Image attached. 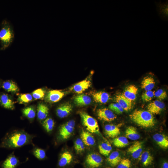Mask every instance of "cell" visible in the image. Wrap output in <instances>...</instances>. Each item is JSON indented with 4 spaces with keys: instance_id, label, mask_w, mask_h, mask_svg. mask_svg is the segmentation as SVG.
Instances as JSON below:
<instances>
[{
    "instance_id": "obj_1",
    "label": "cell",
    "mask_w": 168,
    "mask_h": 168,
    "mask_svg": "<svg viewBox=\"0 0 168 168\" xmlns=\"http://www.w3.org/2000/svg\"><path fill=\"white\" fill-rule=\"evenodd\" d=\"M32 137L23 131L16 130L7 134L0 144L1 147L14 148L22 147L31 141Z\"/></svg>"
},
{
    "instance_id": "obj_2",
    "label": "cell",
    "mask_w": 168,
    "mask_h": 168,
    "mask_svg": "<svg viewBox=\"0 0 168 168\" xmlns=\"http://www.w3.org/2000/svg\"><path fill=\"white\" fill-rule=\"evenodd\" d=\"M131 119L137 125L145 128L153 127L155 121L153 115L148 111L135 110L129 115Z\"/></svg>"
},
{
    "instance_id": "obj_3",
    "label": "cell",
    "mask_w": 168,
    "mask_h": 168,
    "mask_svg": "<svg viewBox=\"0 0 168 168\" xmlns=\"http://www.w3.org/2000/svg\"><path fill=\"white\" fill-rule=\"evenodd\" d=\"M14 37L13 29L11 24L7 21L2 22L0 29V38L1 50H5L13 42Z\"/></svg>"
},
{
    "instance_id": "obj_4",
    "label": "cell",
    "mask_w": 168,
    "mask_h": 168,
    "mask_svg": "<svg viewBox=\"0 0 168 168\" xmlns=\"http://www.w3.org/2000/svg\"><path fill=\"white\" fill-rule=\"evenodd\" d=\"M82 123L86 130L92 133L99 134V128L97 121L86 112H79Z\"/></svg>"
},
{
    "instance_id": "obj_5",
    "label": "cell",
    "mask_w": 168,
    "mask_h": 168,
    "mask_svg": "<svg viewBox=\"0 0 168 168\" xmlns=\"http://www.w3.org/2000/svg\"><path fill=\"white\" fill-rule=\"evenodd\" d=\"M85 162L88 168H97L102 165L103 159L98 153L92 152L87 155Z\"/></svg>"
},
{
    "instance_id": "obj_6",
    "label": "cell",
    "mask_w": 168,
    "mask_h": 168,
    "mask_svg": "<svg viewBox=\"0 0 168 168\" xmlns=\"http://www.w3.org/2000/svg\"><path fill=\"white\" fill-rule=\"evenodd\" d=\"M98 118L106 122H111L116 119V115L112 111L106 108L99 109L97 111Z\"/></svg>"
},
{
    "instance_id": "obj_7",
    "label": "cell",
    "mask_w": 168,
    "mask_h": 168,
    "mask_svg": "<svg viewBox=\"0 0 168 168\" xmlns=\"http://www.w3.org/2000/svg\"><path fill=\"white\" fill-rule=\"evenodd\" d=\"M65 93L58 90H52L49 91L45 97L47 102L50 103L58 102L64 96Z\"/></svg>"
},
{
    "instance_id": "obj_8",
    "label": "cell",
    "mask_w": 168,
    "mask_h": 168,
    "mask_svg": "<svg viewBox=\"0 0 168 168\" xmlns=\"http://www.w3.org/2000/svg\"><path fill=\"white\" fill-rule=\"evenodd\" d=\"M156 7V10L160 17L165 21H168V0L161 2V1L159 2H155Z\"/></svg>"
},
{
    "instance_id": "obj_9",
    "label": "cell",
    "mask_w": 168,
    "mask_h": 168,
    "mask_svg": "<svg viewBox=\"0 0 168 168\" xmlns=\"http://www.w3.org/2000/svg\"><path fill=\"white\" fill-rule=\"evenodd\" d=\"M142 151V142H134L128 149V152L134 159L138 158Z\"/></svg>"
},
{
    "instance_id": "obj_10",
    "label": "cell",
    "mask_w": 168,
    "mask_h": 168,
    "mask_svg": "<svg viewBox=\"0 0 168 168\" xmlns=\"http://www.w3.org/2000/svg\"><path fill=\"white\" fill-rule=\"evenodd\" d=\"M165 104L159 100H155L150 103L147 106L148 111L152 114H159L164 108Z\"/></svg>"
},
{
    "instance_id": "obj_11",
    "label": "cell",
    "mask_w": 168,
    "mask_h": 168,
    "mask_svg": "<svg viewBox=\"0 0 168 168\" xmlns=\"http://www.w3.org/2000/svg\"><path fill=\"white\" fill-rule=\"evenodd\" d=\"M72 105L69 103H66L60 105L56 110L57 116L61 118L67 117L72 110Z\"/></svg>"
},
{
    "instance_id": "obj_12",
    "label": "cell",
    "mask_w": 168,
    "mask_h": 168,
    "mask_svg": "<svg viewBox=\"0 0 168 168\" xmlns=\"http://www.w3.org/2000/svg\"><path fill=\"white\" fill-rule=\"evenodd\" d=\"M90 81L87 79L82 81L74 85L70 88V90L78 94H81L91 86Z\"/></svg>"
},
{
    "instance_id": "obj_13",
    "label": "cell",
    "mask_w": 168,
    "mask_h": 168,
    "mask_svg": "<svg viewBox=\"0 0 168 168\" xmlns=\"http://www.w3.org/2000/svg\"><path fill=\"white\" fill-rule=\"evenodd\" d=\"M115 100L116 103L122 107L124 110L128 111L131 109L132 101L127 99L123 94L117 95L115 97Z\"/></svg>"
},
{
    "instance_id": "obj_14",
    "label": "cell",
    "mask_w": 168,
    "mask_h": 168,
    "mask_svg": "<svg viewBox=\"0 0 168 168\" xmlns=\"http://www.w3.org/2000/svg\"><path fill=\"white\" fill-rule=\"evenodd\" d=\"M138 91V88L136 86L131 84L125 88L123 94L127 99L132 101L135 100Z\"/></svg>"
},
{
    "instance_id": "obj_15",
    "label": "cell",
    "mask_w": 168,
    "mask_h": 168,
    "mask_svg": "<svg viewBox=\"0 0 168 168\" xmlns=\"http://www.w3.org/2000/svg\"><path fill=\"white\" fill-rule=\"evenodd\" d=\"M74 128L68 125L66 123L60 127L59 132V137L61 140H66L69 138L72 133Z\"/></svg>"
},
{
    "instance_id": "obj_16",
    "label": "cell",
    "mask_w": 168,
    "mask_h": 168,
    "mask_svg": "<svg viewBox=\"0 0 168 168\" xmlns=\"http://www.w3.org/2000/svg\"><path fill=\"white\" fill-rule=\"evenodd\" d=\"M95 102L100 104H105L110 100L109 94L105 91H98L93 93L92 94Z\"/></svg>"
},
{
    "instance_id": "obj_17",
    "label": "cell",
    "mask_w": 168,
    "mask_h": 168,
    "mask_svg": "<svg viewBox=\"0 0 168 168\" xmlns=\"http://www.w3.org/2000/svg\"><path fill=\"white\" fill-rule=\"evenodd\" d=\"M105 133L109 137L112 138H116L120 134V129L118 125L108 124L105 127Z\"/></svg>"
},
{
    "instance_id": "obj_18",
    "label": "cell",
    "mask_w": 168,
    "mask_h": 168,
    "mask_svg": "<svg viewBox=\"0 0 168 168\" xmlns=\"http://www.w3.org/2000/svg\"><path fill=\"white\" fill-rule=\"evenodd\" d=\"M153 138L161 147L163 149L167 148L168 138L167 136L163 134L156 133L153 135Z\"/></svg>"
},
{
    "instance_id": "obj_19",
    "label": "cell",
    "mask_w": 168,
    "mask_h": 168,
    "mask_svg": "<svg viewBox=\"0 0 168 168\" xmlns=\"http://www.w3.org/2000/svg\"><path fill=\"white\" fill-rule=\"evenodd\" d=\"M91 102V98L84 94H79L74 99L75 104L78 106H82L89 105Z\"/></svg>"
},
{
    "instance_id": "obj_20",
    "label": "cell",
    "mask_w": 168,
    "mask_h": 168,
    "mask_svg": "<svg viewBox=\"0 0 168 168\" xmlns=\"http://www.w3.org/2000/svg\"><path fill=\"white\" fill-rule=\"evenodd\" d=\"M0 104L6 109L13 110L14 108V102L6 94H3L0 96Z\"/></svg>"
},
{
    "instance_id": "obj_21",
    "label": "cell",
    "mask_w": 168,
    "mask_h": 168,
    "mask_svg": "<svg viewBox=\"0 0 168 168\" xmlns=\"http://www.w3.org/2000/svg\"><path fill=\"white\" fill-rule=\"evenodd\" d=\"M81 139L84 144L87 146L94 145L95 140L94 136L88 131L82 130L80 135Z\"/></svg>"
},
{
    "instance_id": "obj_22",
    "label": "cell",
    "mask_w": 168,
    "mask_h": 168,
    "mask_svg": "<svg viewBox=\"0 0 168 168\" xmlns=\"http://www.w3.org/2000/svg\"><path fill=\"white\" fill-rule=\"evenodd\" d=\"M73 156L71 153L68 151L63 152L59 159L58 165L60 167H65L69 164L72 161Z\"/></svg>"
},
{
    "instance_id": "obj_23",
    "label": "cell",
    "mask_w": 168,
    "mask_h": 168,
    "mask_svg": "<svg viewBox=\"0 0 168 168\" xmlns=\"http://www.w3.org/2000/svg\"><path fill=\"white\" fill-rule=\"evenodd\" d=\"M155 82L154 79L150 76L144 77L141 83V87L145 91L152 90L155 86Z\"/></svg>"
},
{
    "instance_id": "obj_24",
    "label": "cell",
    "mask_w": 168,
    "mask_h": 168,
    "mask_svg": "<svg viewBox=\"0 0 168 168\" xmlns=\"http://www.w3.org/2000/svg\"><path fill=\"white\" fill-rule=\"evenodd\" d=\"M49 112V109L45 104H39L37 107V116L40 120L45 119L47 118Z\"/></svg>"
},
{
    "instance_id": "obj_25",
    "label": "cell",
    "mask_w": 168,
    "mask_h": 168,
    "mask_svg": "<svg viewBox=\"0 0 168 168\" xmlns=\"http://www.w3.org/2000/svg\"><path fill=\"white\" fill-rule=\"evenodd\" d=\"M18 163L17 158L13 155H10L2 163V168H15Z\"/></svg>"
},
{
    "instance_id": "obj_26",
    "label": "cell",
    "mask_w": 168,
    "mask_h": 168,
    "mask_svg": "<svg viewBox=\"0 0 168 168\" xmlns=\"http://www.w3.org/2000/svg\"><path fill=\"white\" fill-rule=\"evenodd\" d=\"M138 158L143 166H145L151 165L153 161V156L148 151L142 152Z\"/></svg>"
},
{
    "instance_id": "obj_27",
    "label": "cell",
    "mask_w": 168,
    "mask_h": 168,
    "mask_svg": "<svg viewBox=\"0 0 168 168\" xmlns=\"http://www.w3.org/2000/svg\"><path fill=\"white\" fill-rule=\"evenodd\" d=\"M107 161L112 167L117 166L121 160V157L119 153L115 151L111 153L107 159Z\"/></svg>"
},
{
    "instance_id": "obj_28",
    "label": "cell",
    "mask_w": 168,
    "mask_h": 168,
    "mask_svg": "<svg viewBox=\"0 0 168 168\" xmlns=\"http://www.w3.org/2000/svg\"><path fill=\"white\" fill-rule=\"evenodd\" d=\"M125 133L126 138L131 140H136L140 138V135L136 128L133 126L128 127L125 131Z\"/></svg>"
},
{
    "instance_id": "obj_29",
    "label": "cell",
    "mask_w": 168,
    "mask_h": 168,
    "mask_svg": "<svg viewBox=\"0 0 168 168\" xmlns=\"http://www.w3.org/2000/svg\"><path fill=\"white\" fill-rule=\"evenodd\" d=\"M2 87L8 92L16 93L19 91V88L16 84L11 80H8L3 82Z\"/></svg>"
},
{
    "instance_id": "obj_30",
    "label": "cell",
    "mask_w": 168,
    "mask_h": 168,
    "mask_svg": "<svg viewBox=\"0 0 168 168\" xmlns=\"http://www.w3.org/2000/svg\"><path fill=\"white\" fill-rule=\"evenodd\" d=\"M100 153L102 155L107 156L112 149L111 145L108 141H106L102 142L99 146Z\"/></svg>"
},
{
    "instance_id": "obj_31",
    "label": "cell",
    "mask_w": 168,
    "mask_h": 168,
    "mask_svg": "<svg viewBox=\"0 0 168 168\" xmlns=\"http://www.w3.org/2000/svg\"><path fill=\"white\" fill-rule=\"evenodd\" d=\"M113 143L116 147L122 148L128 145L129 142L126 137L120 136L114 138L113 140Z\"/></svg>"
},
{
    "instance_id": "obj_32",
    "label": "cell",
    "mask_w": 168,
    "mask_h": 168,
    "mask_svg": "<svg viewBox=\"0 0 168 168\" xmlns=\"http://www.w3.org/2000/svg\"><path fill=\"white\" fill-rule=\"evenodd\" d=\"M23 115L28 119H34L36 113L35 109L32 106H28L22 110Z\"/></svg>"
},
{
    "instance_id": "obj_33",
    "label": "cell",
    "mask_w": 168,
    "mask_h": 168,
    "mask_svg": "<svg viewBox=\"0 0 168 168\" xmlns=\"http://www.w3.org/2000/svg\"><path fill=\"white\" fill-rule=\"evenodd\" d=\"M54 120L51 118H48L44 119L42 123V125L47 132L51 131L54 126Z\"/></svg>"
},
{
    "instance_id": "obj_34",
    "label": "cell",
    "mask_w": 168,
    "mask_h": 168,
    "mask_svg": "<svg viewBox=\"0 0 168 168\" xmlns=\"http://www.w3.org/2000/svg\"><path fill=\"white\" fill-rule=\"evenodd\" d=\"M33 97L29 93L21 94L18 96L17 100L19 104L28 103L32 101Z\"/></svg>"
},
{
    "instance_id": "obj_35",
    "label": "cell",
    "mask_w": 168,
    "mask_h": 168,
    "mask_svg": "<svg viewBox=\"0 0 168 168\" xmlns=\"http://www.w3.org/2000/svg\"><path fill=\"white\" fill-rule=\"evenodd\" d=\"M74 148L76 152L78 154L83 152L85 149L84 144L81 138H77L74 143Z\"/></svg>"
},
{
    "instance_id": "obj_36",
    "label": "cell",
    "mask_w": 168,
    "mask_h": 168,
    "mask_svg": "<svg viewBox=\"0 0 168 168\" xmlns=\"http://www.w3.org/2000/svg\"><path fill=\"white\" fill-rule=\"evenodd\" d=\"M32 96L35 100L43 99L45 96V91L41 88L38 89L32 92Z\"/></svg>"
},
{
    "instance_id": "obj_37",
    "label": "cell",
    "mask_w": 168,
    "mask_h": 168,
    "mask_svg": "<svg viewBox=\"0 0 168 168\" xmlns=\"http://www.w3.org/2000/svg\"><path fill=\"white\" fill-rule=\"evenodd\" d=\"M154 91H145L142 93L141 97L142 100L144 102H149L151 101L154 97Z\"/></svg>"
},
{
    "instance_id": "obj_38",
    "label": "cell",
    "mask_w": 168,
    "mask_h": 168,
    "mask_svg": "<svg viewBox=\"0 0 168 168\" xmlns=\"http://www.w3.org/2000/svg\"><path fill=\"white\" fill-rule=\"evenodd\" d=\"M109 107L110 110L118 114L122 113L124 110L122 107L117 103H111L109 105Z\"/></svg>"
},
{
    "instance_id": "obj_39",
    "label": "cell",
    "mask_w": 168,
    "mask_h": 168,
    "mask_svg": "<svg viewBox=\"0 0 168 168\" xmlns=\"http://www.w3.org/2000/svg\"><path fill=\"white\" fill-rule=\"evenodd\" d=\"M33 152L34 156L38 159L43 160L45 157V152L42 149L36 148L34 150Z\"/></svg>"
},
{
    "instance_id": "obj_40",
    "label": "cell",
    "mask_w": 168,
    "mask_h": 168,
    "mask_svg": "<svg viewBox=\"0 0 168 168\" xmlns=\"http://www.w3.org/2000/svg\"><path fill=\"white\" fill-rule=\"evenodd\" d=\"M131 165L130 161L128 158L121 159L117 168H129Z\"/></svg>"
},
{
    "instance_id": "obj_41",
    "label": "cell",
    "mask_w": 168,
    "mask_h": 168,
    "mask_svg": "<svg viewBox=\"0 0 168 168\" xmlns=\"http://www.w3.org/2000/svg\"><path fill=\"white\" fill-rule=\"evenodd\" d=\"M154 97L160 100H164L167 97L166 92L162 89H158L155 92Z\"/></svg>"
},
{
    "instance_id": "obj_42",
    "label": "cell",
    "mask_w": 168,
    "mask_h": 168,
    "mask_svg": "<svg viewBox=\"0 0 168 168\" xmlns=\"http://www.w3.org/2000/svg\"><path fill=\"white\" fill-rule=\"evenodd\" d=\"M66 124L74 128L75 126V122L74 120H71L66 123Z\"/></svg>"
},
{
    "instance_id": "obj_43",
    "label": "cell",
    "mask_w": 168,
    "mask_h": 168,
    "mask_svg": "<svg viewBox=\"0 0 168 168\" xmlns=\"http://www.w3.org/2000/svg\"><path fill=\"white\" fill-rule=\"evenodd\" d=\"M161 168H168V163L167 162H164L162 165Z\"/></svg>"
},
{
    "instance_id": "obj_44",
    "label": "cell",
    "mask_w": 168,
    "mask_h": 168,
    "mask_svg": "<svg viewBox=\"0 0 168 168\" xmlns=\"http://www.w3.org/2000/svg\"></svg>"
}]
</instances>
